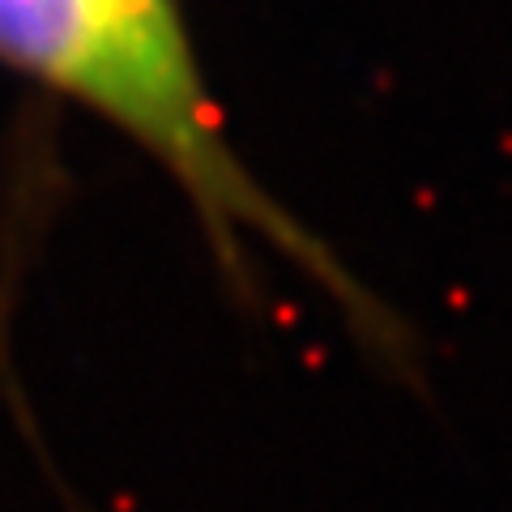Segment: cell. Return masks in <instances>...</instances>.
I'll use <instances>...</instances> for the list:
<instances>
[{
	"instance_id": "cell-1",
	"label": "cell",
	"mask_w": 512,
	"mask_h": 512,
	"mask_svg": "<svg viewBox=\"0 0 512 512\" xmlns=\"http://www.w3.org/2000/svg\"><path fill=\"white\" fill-rule=\"evenodd\" d=\"M0 60L103 111L214 222L295 239L235 163L171 0H0Z\"/></svg>"
}]
</instances>
